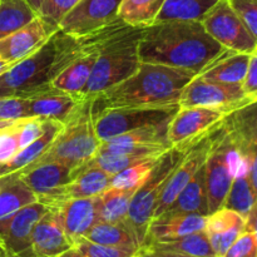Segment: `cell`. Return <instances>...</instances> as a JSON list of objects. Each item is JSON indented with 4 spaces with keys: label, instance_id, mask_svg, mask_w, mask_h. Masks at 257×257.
<instances>
[{
    "label": "cell",
    "instance_id": "40",
    "mask_svg": "<svg viewBox=\"0 0 257 257\" xmlns=\"http://www.w3.org/2000/svg\"><path fill=\"white\" fill-rule=\"evenodd\" d=\"M79 0H44L38 12V17L42 18L48 25L58 29L60 20Z\"/></svg>",
    "mask_w": 257,
    "mask_h": 257
},
{
    "label": "cell",
    "instance_id": "25",
    "mask_svg": "<svg viewBox=\"0 0 257 257\" xmlns=\"http://www.w3.org/2000/svg\"><path fill=\"white\" fill-rule=\"evenodd\" d=\"M15 173L35 193L37 198L53 192L72 180V168L59 162L28 166Z\"/></svg>",
    "mask_w": 257,
    "mask_h": 257
},
{
    "label": "cell",
    "instance_id": "27",
    "mask_svg": "<svg viewBox=\"0 0 257 257\" xmlns=\"http://www.w3.org/2000/svg\"><path fill=\"white\" fill-rule=\"evenodd\" d=\"M163 213H198L208 216L205 163Z\"/></svg>",
    "mask_w": 257,
    "mask_h": 257
},
{
    "label": "cell",
    "instance_id": "4",
    "mask_svg": "<svg viewBox=\"0 0 257 257\" xmlns=\"http://www.w3.org/2000/svg\"><path fill=\"white\" fill-rule=\"evenodd\" d=\"M143 28L131 27L118 19L98 34V58L83 95L93 98L123 82L140 68V45Z\"/></svg>",
    "mask_w": 257,
    "mask_h": 257
},
{
    "label": "cell",
    "instance_id": "12",
    "mask_svg": "<svg viewBox=\"0 0 257 257\" xmlns=\"http://www.w3.org/2000/svg\"><path fill=\"white\" fill-rule=\"evenodd\" d=\"M227 113L208 107H180L168 123L167 140L171 147L190 148L217 127Z\"/></svg>",
    "mask_w": 257,
    "mask_h": 257
},
{
    "label": "cell",
    "instance_id": "35",
    "mask_svg": "<svg viewBox=\"0 0 257 257\" xmlns=\"http://www.w3.org/2000/svg\"><path fill=\"white\" fill-rule=\"evenodd\" d=\"M37 17L28 0H0V39L25 27Z\"/></svg>",
    "mask_w": 257,
    "mask_h": 257
},
{
    "label": "cell",
    "instance_id": "49",
    "mask_svg": "<svg viewBox=\"0 0 257 257\" xmlns=\"http://www.w3.org/2000/svg\"><path fill=\"white\" fill-rule=\"evenodd\" d=\"M0 257H18V256L13 255L12 252H9V251L5 248V246L0 242Z\"/></svg>",
    "mask_w": 257,
    "mask_h": 257
},
{
    "label": "cell",
    "instance_id": "17",
    "mask_svg": "<svg viewBox=\"0 0 257 257\" xmlns=\"http://www.w3.org/2000/svg\"><path fill=\"white\" fill-rule=\"evenodd\" d=\"M211 132H212V131H210L207 135H205L202 138H200L197 142L193 143V145L186 151L185 156H183L182 160L180 161V163H178L176 170L172 172V175L170 176L165 188H163L162 193H161L160 198H158V203L157 207H156L155 210L153 218L158 217V216L162 215V213L167 210L168 206L177 198V196L180 195L181 191H182L183 188L188 185V182L192 180L195 173L202 167L203 163H205L206 161L208 147H210Z\"/></svg>",
    "mask_w": 257,
    "mask_h": 257
},
{
    "label": "cell",
    "instance_id": "10",
    "mask_svg": "<svg viewBox=\"0 0 257 257\" xmlns=\"http://www.w3.org/2000/svg\"><path fill=\"white\" fill-rule=\"evenodd\" d=\"M122 0H79L60 20L58 29L72 37L93 34L119 19Z\"/></svg>",
    "mask_w": 257,
    "mask_h": 257
},
{
    "label": "cell",
    "instance_id": "8",
    "mask_svg": "<svg viewBox=\"0 0 257 257\" xmlns=\"http://www.w3.org/2000/svg\"><path fill=\"white\" fill-rule=\"evenodd\" d=\"M206 32L232 52L251 54L257 48L255 38L246 28L230 0H218L201 19Z\"/></svg>",
    "mask_w": 257,
    "mask_h": 257
},
{
    "label": "cell",
    "instance_id": "20",
    "mask_svg": "<svg viewBox=\"0 0 257 257\" xmlns=\"http://www.w3.org/2000/svg\"><path fill=\"white\" fill-rule=\"evenodd\" d=\"M29 103L30 118L57 120L64 123L73 114L78 105L87 97L48 88L40 92L25 95Z\"/></svg>",
    "mask_w": 257,
    "mask_h": 257
},
{
    "label": "cell",
    "instance_id": "51",
    "mask_svg": "<svg viewBox=\"0 0 257 257\" xmlns=\"http://www.w3.org/2000/svg\"><path fill=\"white\" fill-rule=\"evenodd\" d=\"M15 122H17V120H15ZM13 123H14V122H8V120H0V130H2V128H4V127H8V125L13 124Z\"/></svg>",
    "mask_w": 257,
    "mask_h": 257
},
{
    "label": "cell",
    "instance_id": "46",
    "mask_svg": "<svg viewBox=\"0 0 257 257\" xmlns=\"http://www.w3.org/2000/svg\"><path fill=\"white\" fill-rule=\"evenodd\" d=\"M138 253L146 257H197V256H188V255H180V253L168 252V251L156 250L152 247H141Z\"/></svg>",
    "mask_w": 257,
    "mask_h": 257
},
{
    "label": "cell",
    "instance_id": "38",
    "mask_svg": "<svg viewBox=\"0 0 257 257\" xmlns=\"http://www.w3.org/2000/svg\"><path fill=\"white\" fill-rule=\"evenodd\" d=\"M158 158H160V156L147 158V160L141 161V162L125 168L122 172L113 176L110 186L118 188H131L140 186L145 181V178L147 177L148 173L151 172Z\"/></svg>",
    "mask_w": 257,
    "mask_h": 257
},
{
    "label": "cell",
    "instance_id": "30",
    "mask_svg": "<svg viewBox=\"0 0 257 257\" xmlns=\"http://www.w3.org/2000/svg\"><path fill=\"white\" fill-rule=\"evenodd\" d=\"M37 201L35 193L17 173L0 177V221Z\"/></svg>",
    "mask_w": 257,
    "mask_h": 257
},
{
    "label": "cell",
    "instance_id": "19",
    "mask_svg": "<svg viewBox=\"0 0 257 257\" xmlns=\"http://www.w3.org/2000/svg\"><path fill=\"white\" fill-rule=\"evenodd\" d=\"M49 208L58 216L65 233L73 242L83 237L95 223L99 222L97 196L67 200Z\"/></svg>",
    "mask_w": 257,
    "mask_h": 257
},
{
    "label": "cell",
    "instance_id": "45",
    "mask_svg": "<svg viewBox=\"0 0 257 257\" xmlns=\"http://www.w3.org/2000/svg\"><path fill=\"white\" fill-rule=\"evenodd\" d=\"M245 97L251 103L257 102V48L250 54L247 72L241 84Z\"/></svg>",
    "mask_w": 257,
    "mask_h": 257
},
{
    "label": "cell",
    "instance_id": "1",
    "mask_svg": "<svg viewBox=\"0 0 257 257\" xmlns=\"http://www.w3.org/2000/svg\"><path fill=\"white\" fill-rule=\"evenodd\" d=\"M205 30L201 20H165L143 28L141 63L190 70L198 74L226 52Z\"/></svg>",
    "mask_w": 257,
    "mask_h": 257
},
{
    "label": "cell",
    "instance_id": "52",
    "mask_svg": "<svg viewBox=\"0 0 257 257\" xmlns=\"http://www.w3.org/2000/svg\"><path fill=\"white\" fill-rule=\"evenodd\" d=\"M133 257H146V256H143V255H141V253H136V255L135 256H133Z\"/></svg>",
    "mask_w": 257,
    "mask_h": 257
},
{
    "label": "cell",
    "instance_id": "29",
    "mask_svg": "<svg viewBox=\"0 0 257 257\" xmlns=\"http://www.w3.org/2000/svg\"><path fill=\"white\" fill-rule=\"evenodd\" d=\"M83 237L94 243L136 253L141 248V243L128 223L97 222Z\"/></svg>",
    "mask_w": 257,
    "mask_h": 257
},
{
    "label": "cell",
    "instance_id": "36",
    "mask_svg": "<svg viewBox=\"0 0 257 257\" xmlns=\"http://www.w3.org/2000/svg\"><path fill=\"white\" fill-rule=\"evenodd\" d=\"M218 0H166L157 22L165 20H201Z\"/></svg>",
    "mask_w": 257,
    "mask_h": 257
},
{
    "label": "cell",
    "instance_id": "34",
    "mask_svg": "<svg viewBox=\"0 0 257 257\" xmlns=\"http://www.w3.org/2000/svg\"><path fill=\"white\" fill-rule=\"evenodd\" d=\"M166 0H122L119 19L136 28L155 24Z\"/></svg>",
    "mask_w": 257,
    "mask_h": 257
},
{
    "label": "cell",
    "instance_id": "43",
    "mask_svg": "<svg viewBox=\"0 0 257 257\" xmlns=\"http://www.w3.org/2000/svg\"><path fill=\"white\" fill-rule=\"evenodd\" d=\"M230 4L257 43V0H230Z\"/></svg>",
    "mask_w": 257,
    "mask_h": 257
},
{
    "label": "cell",
    "instance_id": "9",
    "mask_svg": "<svg viewBox=\"0 0 257 257\" xmlns=\"http://www.w3.org/2000/svg\"><path fill=\"white\" fill-rule=\"evenodd\" d=\"M178 108H119L103 110L94 115L95 132L100 142H105L131 131L170 122Z\"/></svg>",
    "mask_w": 257,
    "mask_h": 257
},
{
    "label": "cell",
    "instance_id": "13",
    "mask_svg": "<svg viewBox=\"0 0 257 257\" xmlns=\"http://www.w3.org/2000/svg\"><path fill=\"white\" fill-rule=\"evenodd\" d=\"M233 146L247 166L257 193V102L232 110L222 119Z\"/></svg>",
    "mask_w": 257,
    "mask_h": 257
},
{
    "label": "cell",
    "instance_id": "6",
    "mask_svg": "<svg viewBox=\"0 0 257 257\" xmlns=\"http://www.w3.org/2000/svg\"><path fill=\"white\" fill-rule=\"evenodd\" d=\"M188 150V148H187ZM186 148L171 147L160 156L156 165L148 173L133 195L127 215V223L137 237L141 247L147 235L148 226L152 221L158 198L167 183L168 178L186 153Z\"/></svg>",
    "mask_w": 257,
    "mask_h": 257
},
{
    "label": "cell",
    "instance_id": "5",
    "mask_svg": "<svg viewBox=\"0 0 257 257\" xmlns=\"http://www.w3.org/2000/svg\"><path fill=\"white\" fill-rule=\"evenodd\" d=\"M100 143L102 142L94 128L92 98H85L73 114L63 123L62 130L47 151L28 166L59 162L73 171L95 156Z\"/></svg>",
    "mask_w": 257,
    "mask_h": 257
},
{
    "label": "cell",
    "instance_id": "23",
    "mask_svg": "<svg viewBox=\"0 0 257 257\" xmlns=\"http://www.w3.org/2000/svg\"><path fill=\"white\" fill-rule=\"evenodd\" d=\"M246 230V217L230 208L221 207L206 218L205 232L217 257H222Z\"/></svg>",
    "mask_w": 257,
    "mask_h": 257
},
{
    "label": "cell",
    "instance_id": "44",
    "mask_svg": "<svg viewBox=\"0 0 257 257\" xmlns=\"http://www.w3.org/2000/svg\"><path fill=\"white\" fill-rule=\"evenodd\" d=\"M44 120L42 118H23L19 120L20 150L34 142L44 132Z\"/></svg>",
    "mask_w": 257,
    "mask_h": 257
},
{
    "label": "cell",
    "instance_id": "7",
    "mask_svg": "<svg viewBox=\"0 0 257 257\" xmlns=\"http://www.w3.org/2000/svg\"><path fill=\"white\" fill-rule=\"evenodd\" d=\"M242 161L221 122L211 132L210 147L205 161L208 215L223 206Z\"/></svg>",
    "mask_w": 257,
    "mask_h": 257
},
{
    "label": "cell",
    "instance_id": "33",
    "mask_svg": "<svg viewBox=\"0 0 257 257\" xmlns=\"http://www.w3.org/2000/svg\"><path fill=\"white\" fill-rule=\"evenodd\" d=\"M143 247H152L156 250L168 251V252L180 253V255L197 256V257H217L215 255L211 246L207 233L203 231L190 233L175 240L155 242Z\"/></svg>",
    "mask_w": 257,
    "mask_h": 257
},
{
    "label": "cell",
    "instance_id": "50",
    "mask_svg": "<svg viewBox=\"0 0 257 257\" xmlns=\"http://www.w3.org/2000/svg\"><path fill=\"white\" fill-rule=\"evenodd\" d=\"M13 64H10V63H8V62H5L4 59H2V58H0V74H3V73L4 72H7L8 69H9L10 67H12Z\"/></svg>",
    "mask_w": 257,
    "mask_h": 257
},
{
    "label": "cell",
    "instance_id": "18",
    "mask_svg": "<svg viewBox=\"0 0 257 257\" xmlns=\"http://www.w3.org/2000/svg\"><path fill=\"white\" fill-rule=\"evenodd\" d=\"M57 30L37 17L25 27L0 39V58L14 64L42 47Z\"/></svg>",
    "mask_w": 257,
    "mask_h": 257
},
{
    "label": "cell",
    "instance_id": "15",
    "mask_svg": "<svg viewBox=\"0 0 257 257\" xmlns=\"http://www.w3.org/2000/svg\"><path fill=\"white\" fill-rule=\"evenodd\" d=\"M168 123L170 122L123 133L112 140L100 143L98 152L143 156V157L161 156L171 148L167 140Z\"/></svg>",
    "mask_w": 257,
    "mask_h": 257
},
{
    "label": "cell",
    "instance_id": "14",
    "mask_svg": "<svg viewBox=\"0 0 257 257\" xmlns=\"http://www.w3.org/2000/svg\"><path fill=\"white\" fill-rule=\"evenodd\" d=\"M49 211L44 203L33 202L0 221V242L18 257H34L32 251V232L38 221Z\"/></svg>",
    "mask_w": 257,
    "mask_h": 257
},
{
    "label": "cell",
    "instance_id": "48",
    "mask_svg": "<svg viewBox=\"0 0 257 257\" xmlns=\"http://www.w3.org/2000/svg\"><path fill=\"white\" fill-rule=\"evenodd\" d=\"M43 2H44V0H28V3L30 4V7L34 9V12L37 13V14H38V12H39L40 7H42Z\"/></svg>",
    "mask_w": 257,
    "mask_h": 257
},
{
    "label": "cell",
    "instance_id": "42",
    "mask_svg": "<svg viewBox=\"0 0 257 257\" xmlns=\"http://www.w3.org/2000/svg\"><path fill=\"white\" fill-rule=\"evenodd\" d=\"M222 257H257V237L246 228Z\"/></svg>",
    "mask_w": 257,
    "mask_h": 257
},
{
    "label": "cell",
    "instance_id": "37",
    "mask_svg": "<svg viewBox=\"0 0 257 257\" xmlns=\"http://www.w3.org/2000/svg\"><path fill=\"white\" fill-rule=\"evenodd\" d=\"M136 252L94 243L84 237L73 242L72 247L58 257H133Z\"/></svg>",
    "mask_w": 257,
    "mask_h": 257
},
{
    "label": "cell",
    "instance_id": "2",
    "mask_svg": "<svg viewBox=\"0 0 257 257\" xmlns=\"http://www.w3.org/2000/svg\"><path fill=\"white\" fill-rule=\"evenodd\" d=\"M195 75L190 70L141 63L135 74L92 98L93 115L119 108L180 107L181 94Z\"/></svg>",
    "mask_w": 257,
    "mask_h": 257
},
{
    "label": "cell",
    "instance_id": "31",
    "mask_svg": "<svg viewBox=\"0 0 257 257\" xmlns=\"http://www.w3.org/2000/svg\"><path fill=\"white\" fill-rule=\"evenodd\" d=\"M140 186L118 188L109 186L97 196L99 222L127 223V215L133 195Z\"/></svg>",
    "mask_w": 257,
    "mask_h": 257
},
{
    "label": "cell",
    "instance_id": "3",
    "mask_svg": "<svg viewBox=\"0 0 257 257\" xmlns=\"http://www.w3.org/2000/svg\"><path fill=\"white\" fill-rule=\"evenodd\" d=\"M80 44V38L58 29L34 53L0 74V87L17 95H29L52 88V80L74 58Z\"/></svg>",
    "mask_w": 257,
    "mask_h": 257
},
{
    "label": "cell",
    "instance_id": "39",
    "mask_svg": "<svg viewBox=\"0 0 257 257\" xmlns=\"http://www.w3.org/2000/svg\"><path fill=\"white\" fill-rule=\"evenodd\" d=\"M30 118L29 103L25 95H9L0 98V120H15Z\"/></svg>",
    "mask_w": 257,
    "mask_h": 257
},
{
    "label": "cell",
    "instance_id": "41",
    "mask_svg": "<svg viewBox=\"0 0 257 257\" xmlns=\"http://www.w3.org/2000/svg\"><path fill=\"white\" fill-rule=\"evenodd\" d=\"M19 120L0 130V165L12 160L20 151Z\"/></svg>",
    "mask_w": 257,
    "mask_h": 257
},
{
    "label": "cell",
    "instance_id": "16",
    "mask_svg": "<svg viewBox=\"0 0 257 257\" xmlns=\"http://www.w3.org/2000/svg\"><path fill=\"white\" fill-rule=\"evenodd\" d=\"M98 34L99 30L80 37L82 44L79 50L67 67L52 80L50 87L72 94L83 95L98 58Z\"/></svg>",
    "mask_w": 257,
    "mask_h": 257
},
{
    "label": "cell",
    "instance_id": "24",
    "mask_svg": "<svg viewBox=\"0 0 257 257\" xmlns=\"http://www.w3.org/2000/svg\"><path fill=\"white\" fill-rule=\"evenodd\" d=\"M73 241L65 233L58 216L49 208L34 226L32 251L34 257H58L69 250Z\"/></svg>",
    "mask_w": 257,
    "mask_h": 257
},
{
    "label": "cell",
    "instance_id": "11",
    "mask_svg": "<svg viewBox=\"0 0 257 257\" xmlns=\"http://www.w3.org/2000/svg\"><path fill=\"white\" fill-rule=\"evenodd\" d=\"M248 103L251 102L243 94L241 84L208 82L197 74L185 87L178 105L216 108L228 114Z\"/></svg>",
    "mask_w": 257,
    "mask_h": 257
},
{
    "label": "cell",
    "instance_id": "21",
    "mask_svg": "<svg viewBox=\"0 0 257 257\" xmlns=\"http://www.w3.org/2000/svg\"><path fill=\"white\" fill-rule=\"evenodd\" d=\"M113 176L98 168H89L78 173L67 185L38 198L48 207L73 198L94 197L107 190L112 183Z\"/></svg>",
    "mask_w": 257,
    "mask_h": 257
},
{
    "label": "cell",
    "instance_id": "32",
    "mask_svg": "<svg viewBox=\"0 0 257 257\" xmlns=\"http://www.w3.org/2000/svg\"><path fill=\"white\" fill-rule=\"evenodd\" d=\"M256 201L257 193L250 180L247 166H246L245 161H242L235 178H233L232 185H231L222 207L230 208V210L242 215L243 217H247Z\"/></svg>",
    "mask_w": 257,
    "mask_h": 257
},
{
    "label": "cell",
    "instance_id": "22",
    "mask_svg": "<svg viewBox=\"0 0 257 257\" xmlns=\"http://www.w3.org/2000/svg\"><path fill=\"white\" fill-rule=\"evenodd\" d=\"M206 218L207 216L198 213H162L151 221L143 246L203 231Z\"/></svg>",
    "mask_w": 257,
    "mask_h": 257
},
{
    "label": "cell",
    "instance_id": "47",
    "mask_svg": "<svg viewBox=\"0 0 257 257\" xmlns=\"http://www.w3.org/2000/svg\"><path fill=\"white\" fill-rule=\"evenodd\" d=\"M246 228L253 231L257 237V201L255 202V205H253L252 210L250 211L248 216L246 217Z\"/></svg>",
    "mask_w": 257,
    "mask_h": 257
},
{
    "label": "cell",
    "instance_id": "28",
    "mask_svg": "<svg viewBox=\"0 0 257 257\" xmlns=\"http://www.w3.org/2000/svg\"><path fill=\"white\" fill-rule=\"evenodd\" d=\"M63 127V123L57 122V120H44V132L39 138L32 142L30 145L25 146L24 148L19 151L14 157L8 162L0 165V177L10 175L20 171L22 168L27 167L28 165L34 162L35 160L40 157L43 153L47 151L50 143L53 142L58 133L60 132Z\"/></svg>",
    "mask_w": 257,
    "mask_h": 257
},
{
    "label": "cell",
    "instance_id": "26",
    "mask_svg": "<svg viewBox=\"0 0 257 257\" xmlns=\"http://www.w3.org/2000/svg\"><path fill=\"white\" fill-rule=\"evenodd\" d=\"M250 54L226 50L198 73L202 79L225 84H242L247 72Z\"/></svg>",
    "mask_w": 257,
    "mask_h": 257
}]
</instances>
